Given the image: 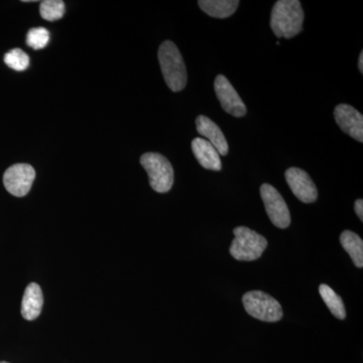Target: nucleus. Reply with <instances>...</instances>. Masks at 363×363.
<instances>
[{"label":"nucleus","instance_id":"nucleus-10","mask_svg":"<svg viewBox=\"0 0 363 363\" xmlns=\"http://www.w3.org/2000/svg\"><path fill=\"white\" fill-rule=\"evenodd\" d=\"M339 128L357 142L363 143V116L354 107L339 104L334 111Z\"/></svg>","mask_w":363,"mask_h":363},{"label":"nucleus","instance_id":"nucleus-19","mask_svg":"<svg viewBox=\"0 0 363 363\" xmlns=\"http://www.w3.org/2000/svg\"><path fill=\"white\" fill-rule=\"evenodd\" d=\"M49 42L50 33L45 28H32L26 35V44L33 50L44 49Z\"/></svg>","mask_w":363,"mask_h":363},{"label":"nucleus","instance_id":"nucleus-11","mask_svg":"<svg viewBox=\"0 0 363 363\" xmlns=\"http://www.w3.org/2000/svg\"><path fill=\"white\" fill-rule=\"evenodd\" d=\"M196 128L198 133L205 136L208 142L213 145L220 156H226L228 154V143L225 136L214 121L204 116H198L196 119Z\"/></svg>","mask_w":363,"mask_h":363},{"label":"nucleus","instance_id":"nucleus-14","mask_svg":"<svg viewBox=\"0 0 363 363\" xmlns=\"http://www.w3.org/2000/svg\"><path fill=\"white\" fill-rule=\"evenodd\" d=\"M200 9L208 16L216 18H226L233 16L240 6L238 0H199Z\"/></svg>","mask_w":363,"mask_h":363},{"label":"nucleus","instance_id":"nucleus-16","mask_svg":"<svg viewBox=\"0 0 363 363\" xmlns=\"http://www.w3.org/2000/svg\"><path fill=\"white\" fill-rule=\"evenodd\" d=\"M319 293L323 298L325 304L330 310L332 315L340 320L345 319V307H344L343 301L340 296L334 292L330 286L324 285V284L319 286Z\"/></svg>","mask_w":363,"mask_h":363},{"label":"nucleus","instance_id":"nucleus-17","mask_svg":"<svg viewBox=\"0 0 363 363\" xmlns=\"http://www.w3.org/2000/svg\"><path fill=\"white\" fill-rule=\"evenodd\" d=\"M40 13L45 21H58L65 14V4L62 0H45L40 2Z\"/></svg>","mask_w":363,"mask_h":363},{"label":"nucleus","instance_id":"nucleus-22","mask_svg":"<svg viewBox=\"0 0 363 363\" xmlns=\"http://www.w3.org/2000/svg\"><path fill=\"white\" fill-rule=\"evenodd\" d=\"M0 363H9V362H0Z\"/></svg>","mask_w":363,"mask_h":363},{"label":"nucleus","instance_id":"nucleus-18","mask_svg":"<svg viewBox=\"0 0 363 363\" xmlns=\"http://www.w3.org/2000/svg\"><path fill=\"white\" fill-rule=\"evenodd\" d=\"M4 63L16 71H25L30 66V58L23 50L13 49L6 52Z\"/></svg>","mask_w":363,"mask_h":363},{"label":"nucleus","instance_id":"nucleus-8","mask_svg":"<svg viewBox=\"0 0 363 363\" xmlns=\"http://www.w3.org/2000/svg\"><path fill=\"white\" fill-rule=\"evenodd\" d=\"M214 89L224 111L234 117H242L247 114V106L225 76H217Z\"/></svg>","mask_w":363,"mask_h":363},{"label":"nucleus","instance_id":"nucleus-21","mask_svg":"<svg viewBox=\"0 0 363 363\" xmlns=\"http://www.w3.org/2000/svg\"><path fill=\"white\" fill-rule=\"evenodd\" d=\"M358 68H359L360 73H363V52H360L359 61H358Z\"/></svg>","mask_w":363,"mask_h":363},{"label":"nucleus","instance_id":"nucleus-9","mask_svg":"<svg viewBox=\"0 0 363 363\" xmlns=\"http://www.w3.org/2000/svg\"><path fill=\"white\" fill-rule=\"evenodd\" d=\"M285 177L289 187L300 201L303 203L316 201L318 197L316 186L304 169L290 168L286 169Z\"/></svg>","mask_w":363,"mask_h":363},{"label":"nucleus","instance_id":"nucleus-20","mask_svg":"<svg viewBox=\"0 0 363 363\" xmlns=\"http://www.w3.org/2000/svg\"><path fill=\"white\" fill-rule=\"evenodd\" d=\"M355 213L359 217L360 220L363 221V201L362 199H358L354 204Z\"/></svg>","mask_w":363,"mask_h":363},{"label":"nucleus","instance_id":"nucleus-2","mask_svg":"<svg viewBox=\"0 0 363 363\" xmlns=\"http://www.w3.org/2000/svg\"><path fill=\"white\" fill-rule=\"evenodd\" d=\"M159 61L169 89L174 92L183 90L187 85V70L180 51L171 40H166L160 47Z\"/></svg>","mask_w":363,"mask_h":363},{"label":"nucleus","instance_id":"nucleus-4","mask_svg":"<svg viewBox=\"0 0 363 363\" xmlns=\"http://www.w3.org/2000/svg\"><path fill=\"white\" fill-rule=\"evenodd\" d=\"M140 164L149 175L150 187L157 193H167L174 185V169L167 157L157 152H147Z\"/></svg>","mask_w":363,"mask_h":363},{"label":"nucleus","instance_id":"nucleus-13","mask_svg":"<svg viewBox=\"0 0 363 363\" xmlns=\"http://www.w3.org/2000/svg\"><path fill=\"white\" fill-rule=\"evenodd\" d=\"M44 297L38 284H30L26 288L23 294V302H21V315L28 321L37 319L42 312Z\"/></svg>","mask_w":363,"mask_h":363},{"label":"nucleus","instance_id":"nucleus-12","mask_svg":"<svg viewBox=\"0 0 363 363\" xmlns=\"http://www.w3.org/2000/svg\"><path fill=\"white\" fill-rule=\"evenodd\" d=\"M193 154L203 168L211 171H221L220 155L207 140L194 138L192 142Z\"/></svg>","mask_w":363,"mask_h":363},{"label":"nucleus","instance_id":"nucleus-7","mask_svg":"<svg viewBox=\"0 0 363 363\" xmlns=\"http://www.w3.org/2000/svg\"><path fill=\"white\" fill-rule=\"evenodd\" d=\"M35 179V171L30 164H13L4 173V187L11 195L23 197L30 192Z\"/></svg>","mask_w":363,"mask_h":363},{"label":"nucleus","instance_id":"nucleus-15","mask_svg":"<svg viewBox=\"0 0 363 363\" xmlns=\"http://www.w3.org/2000/svg\"><path fill=\"white\" fill-rule=\"evenodd\" d=\"M341 245L350 255L355 267H363V241L359 235L350 230H345L340 235Z\"/></svg>","mask_w":363,"mask_h":363},{"label":"nucleus","instance_id":"nucleus-6","mask_svg":"<svg viewBox=\"0 0 363 363\" xmlns=\"http://www.w3.org/2000/svg\"><path fill=\"white\" fill-rule=\"evenodd\" d=\"M260 196L269 220L278 228H288L291 224V214L286 203L276 188L269 184H264L260 187Z\"/></svg>","mask_w":363,"mask_h":363},{"label":"nucleus","instance_id":"nucleus-3","mask_svg":"<svg viewBox=\"0 0 363 363\" xmlns=\"http://www.w3.org/2000/svg\"><path fill=\"white\" fill-rule=\"evenodd\" d=\"M234 240L229 252L234 259L240 262H252L259 259L267 247L264 236L245 226L234 228Z\"/></svg>","mask_w":363,"mask_h":363},{"label":"nucleus","instance_id":"nucleus-5","mask_svg":"<svg viewBox=\"0 0 363 363\" xmlns=\"http://www.w3.org/2000/svg\"><path fill=\"white\" fill-rule=\"evenodd\" d=\"M248 315L264 322H278L283 318V309L276 298L262 291H252L242 297Z\"/></svg>","mask_w":363,"mask_h":363},{"label":"nucleus","instance_id":"nucleus-1","mask_svg":"<svg viewBox=\"0 0 363 363\" xmlns=\"http://www.w3.org/2000/svg\"><path fill=\"white\" fill-rule=\"evenodd\" d=\"M304 11L298 0H279L272 7L271 28L278 38L292 39L302 32Z\"/></svg>","mask_w":363,"mask_h":363}]
</instances>
